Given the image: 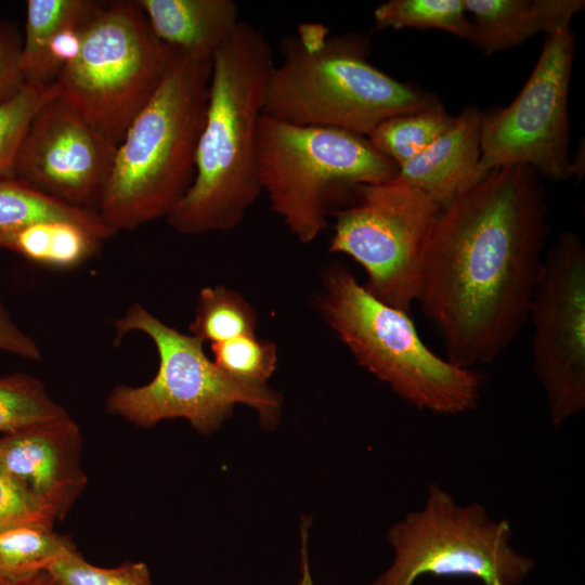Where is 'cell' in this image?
<instances>
[{
	"instance_id": "1",
	"label": "cell",
	"mask_w": 585,
	"mask_h": 585,
	"mask_svg": "<svg viewBox=\"0 0 585 585\" xmlns=\"http://www.w3.org/2000/svg\"><path fill=\"white\" fill-rule=\"evenodd\" d=\"M548 232L545 190L524 166L490 170L440 207L417 302L447 361L472 368L511 344L529 320Z\"/></svg>"
},
{
	"instance_id": "2",
	"label": "cell",
	"mask_w": 585,
	"mask_h": 585,
	"mask_svg": "<svg viewBox=\"0 0 585 585\" xmlns=\"http://www.w3.org/2000/svg\"><path fill=\"white\" fill-rule=\"evenodd\" d=\"M273 65L264 35L243 21L213 54L194 178L166 217L176 232L234 230L261 194L256 140Z\"/></svg>"
},
{
	"instance_id": "3",
	"label": "cell",
	"mask_w": 585,
	"mask_h": 585,
	"mask_svg": "<svg viewBox=\"0 0 585 585\" xmlns=\"http://www.w3.org/2000/svg\"><path fill=\"white\" fill-rule=\"evenodd\" d=\"M367 48L363 37L332 36L316 22L300 24L282 40V60L269 74L262 115L367 138L392 116L439 103L373 66Z\"/></svg>"
},
{
	"instance_id": "4",
	"label": "cell",
	"mask_w": 585,
	"mask_h": 585,
	"mask_svg": "<svg viewBox=\"0 0 585 585\" xmlns=\"http://www.w3.org/2000/svg\"><path fill=\"white\" fill-rule=\"evenodd\" d=\"M211 63L174 49L160 86L117 146L98 210L115 234L166 218L191 186Z\"/></svg>"
},
{
	"instance_id": "5",
	"label": "cell",
	"mask_w": 585,
	"mask_h": 585,
	"mask_svg": "<svg viewBox=\"0 0 585 585\" xmlns=\"http://www.w3.org/2000/svg\"><path fill=\"white\" fill-rule=\"evenodd\" d=\"M316 303L356 362L410 404L443 415L478 405L479 374L429 349L407 312L374 297L343 264L326 269Z\"/></svg>"
},
{
	"instance_id": "6",
	"label": "cell",
	"mask_w": 585,
	"mask_h": 585,
	"mask_svg": "<svg viewBox=\"0 0 585 585\" xmlns=\"http://www.w3.org/2000/svg\"><path fill=\"white\" fill-rule=\"evenodd\" d=\"M255 162L261 193L303 244L313 242L328 218L355 199L360 186L390 181L399 171L366 136L264 115L258 126Z\"/></svg>"
},
{
	"instance_id": "7",
	"label": "cell",
	"mask_w": 585,
	"mask_h": 585,
	"mask_svg": "<svg viewBox=\"0 0 585 585\" xmlns=\"http://www.w3.org/2000/svg\"><path fill=\"white\" fill-rule=\"evenodd\" d=\"M115 342L136 332L147 336L158 354L154 378L142 386H116L106 400L107 412L144 428L183 418L198 432L219 429L237 404L259 415L268 428L278 422L282 398L269 387H252L225 375L204 351V342L164 323L141 303H133L114 321Z\"/></svg>"
},
{
	"instance_id": "8",
	"label": "cell",
	"mask_w": 585,
	"mask_h": 585,
	"mask_svg": "<svg viewBox=\"0 0 585 585\" xmlns=\"http://www.w3.org/2000/svg\"><path fill=\"white\" fill-rule=\"evenodd\" d=\"M174 49L153 32L138 1L101 5L75 60L54 81L60 95L117 146L160 86Z\"/></svg>"
},
{
	"instance_id": "9",
	"label": "cell",
	"mask_w": 585,
	"mask_h": 585,
	"mask_svg": "<svg viewBox=\"0 0 585 585\" xmlns=\"http://www.w3.org/2000/svg\"><path fill=\"white\" fill-rule=\"evenodd\" d=\"M507 520H492L473 503L458 505L435 483L424 507L393 524L387 540L392 564L372 585H413L421 575L471 576L483 585H518L535 561L510 545Z\"/></svg>"
},
{
	"instance_id": "10",
	"label": "cell",
	"mask_w": 585,
	"mask_h": 585,
	"mask_svg": "<svg viewBox=\"0 0 585 585\" xmlns=\"http://www.w3.org/2000/svg\"><path fill=\"white\" fill-rule=\"evenodd\" d=\"M440 206L399 180L359 187L352 204L335 211L328 251L358 262L364 287L380 301L410 312L417 301L427 239Z\"/></svg>"
},
{
	"instance_id": "11",
	"label": "cell",
	"mask_w": 585,
	"mask_h": 585,
	"mask_svg": "<svg viewBox=\"0 0 585 585\" xmlns=\"http://www.w3.org/2000/svg\"><path fill=\"white\" fill-rule=\"evenodd\" d=\"M575 39L563 27L546 36L525 84L504 108L482 113L477 180L499 167L524 166L552 181L581 174L569 156L568 95Z\"/></svg>"
},
{
	"instance_id": "12",
	"label": "cell",
	"mask_w": 585,
	"mask_h": 585,
	"mask_svg": "<svg viewBox=\"0 0 585 585\" xmlns=\"http://www.w3.org/2000/svg\"><path fill=\"white\" fill-rule=\"evenodd\" d=\"M528 318L533 368L559 427L585 407V246L576 233L561 232L544 256Z\"/></svg>"
},
{
	"instance_id": "13",
	"label": "cell",
	"mask_w": 585,
	"mask_h": 585,
	"mask_svg": "<svg viewBox=\"0 0 585 585\" xmlns=\"http://www.w3.org/2000/svg\"><path fill=\"white\" fill-rule=\"evenodd\" d=\"M117 145L61 95L36 114L11 177L66 205L99 210Z\"/></svg>"
},
{
	"instance_id": "14",
	"label": "cell",
	"mask_w": 585,
	"mask_h": 585,
	"mask_svg": "<svg viewBox=\"0 0 585 585\" xmlns=\"http://www.w3.org/2000/svg\"><path fill=\"white\" fill-rule=\"evenodd\" d=\"M82 434L67 414L0 437V468L16 480L55 523L87 485Z\"/></svg>"
},
{
	"instance_id": "15",
	"label": "cell",
	"mask_w": 585,
	"mask_h": 585,
	"mask_svg": "<svg viewBox=\"0 0 585 585\" xmlns=\"http://www.w3.org/2000/svg\"><path fill=\"white\" fill-rule=\"evenodd\" d=\"M482 112L464 108L429 146L399 167L396 178L442 207L476 183Z\"/></svg>"
},
{
	"instance_id": "16",
	"label": "cell",
	"mask_w": 585,
	"mask_h": 585,
	"mask_svg": "<svg viewBox=\"0 0 585 585\" xmlns=\"http://www.w3.org/2000/svg\"><path fill=\"white\" fill-rule=\"evenodd\" d=\"M472 24L470 41L485 55L522 44L570 26L585 6L583 0H464Z\"/></svg>"
},
{
	"instance_id": "17",
	"label": "cell",
	"mask_w": 585,
	"mask_h": 585,
	"mask_svg": "<svg viewBox=\"0 0 585 585\" xmlns=\"http://www.w3.org/2000/svg\"><path fill=\"white\" fill-rule=\"evenodd\" d=\"M153 32L167 46L212 60L240 20L233 0H138Z\"/></svg>"
},
{
	"instance_id": "18",
	"label": "cell",
	"mask_w": 585,
	"mask_h": 585,
	"mask_svg": "<svg viewBox=\"0 0 585 585\" xmlns=\"http://www.w3.org/2000/svg\"><path fill=\"white\" fill-rule=\"evenodd\" d=\"M105 240L104 236L80 223L50 220L17 231L2 248L38 265L67 270L94 257Z\"/></svg>"
},
{
	"instance_id": "19",
	"label": "cell",
	"mask_w": 585,
	"mask_h": 585,
	"mask_svg": "<svg viewBox=\"0 0 585 585\" xmlns=\"http://www.w3.org/2000/svg\"><path fill=\"white\" fill-rule=\"evenodd\" d=\"M100 8L90 0H28L20 58L25 82L49 84L44 79L49 43L65 27L90 21Z\"/></svg>"
},
{
	"instance_id": "20",
	"label": "cell",
	"mask_w": 585,
	"mask_h": 585,
	"mask_svg": "<svg viewBox=\"0 0 585 585\" xmlns=\"http://www.w3.org/2000/svg\"><path fill=\"white\" fill-rule=\"evenodd\" d=\"M50 220L80 223L106 239L115 235L96 211L66 205L14 178L0 179V248L17 231Z\"/></svg>"
},
{
	"instance_id": "21",
	"label": "cell",
	"mask_w": 585,
	"mask_h": 585,
	"mask_svg": "<svg viewBox=\"0 0 585 585\" xmlns=\"http://www.w3.org/2000/svg\"><path fill=\"white\" fill-rule=\"evenodd\" d=\"M47 522H25L0 532V578L13 583L48 570L76 548L72 540Z\"/></svg>"
},
{
	"instance_id": "22",
	"label": "cell",
	"mask_w": 585,
	"mask_h": 585,
	"mask_svg": "<svg viewBox=\"0 0 585 585\" xmlns=\"http://www.w3.org/2000/svg\"><path fill=\"white\" fill-rule=\"evenodd\" d=\"M257 326V313L240 294L222 285L207 286L198 294L190 334L212 344L256 335Z\"/></svg>"
},
{
	"instance_id": "23",
	"label": "cell",
	"mask_w": 585,
	"mask_h": 585,
	"mask_svg": "<svg viewBox=\"0 0 585 585\" xmlns=\"http://www.w3.org/2000/svg\"><path fill=\"white\" fill-rule=\"evenodd\" d=\"M454 118L441 103H437L422 110L392 116L381 121L367 139L399 168L447 130Z\"/></svg>"
},
{
	"instance_id": "24",
	"label": "cell",
	"mask_w": 585,
	"mask_h": 585,
	"mask_svg": "<svg viewBox=\"0 0 585 585\" xmlns=\"http://www.w3.org/2000/svg\"><path fill=\"white\" fill-rule=\"evenodd\" d=\"M374 20L376 29H439L469 41L473 31L464 0H389Z\"/></svg>"
},
{
	"instance_id": "25",
	"label": "cell",
	"mask_w": 585,
	"mask_h": 585,
	"mask_svg": "<svg viewBox=\"0 0 585 585\" xmlns=\"http://www.w3.org/2000/svg\"><path fill=\"white\" fill-rule=\"evenodd\" d=\"M67 414L37 377L24 373L0 377V437Z\"/></svg>"
},
{
	"instance_id": "26",
	"label": "cell",
	"mask_w": 585,
	"mask_h": 585,
	"mask_svg": "<svg viewBox=\"0 0 585 585\" xmlns=\"http://www.w3.org/2000/svg\"><path fill=\"white\" fill-rule=\"evenodd\" d=\"M58 95L55 82H25L12 98L0 103V179L11 177L17 151L36 114Z\"/></svg>"
},
{
	"instance_id": "27",
	"label": "cell",
	"mask_w": 585,
	"mask_h": 585,
	"mask_svg": "<svg viewBox=\"0 0 585 585\" xmlns=\"http://www.w3.org/2000/svg\"><path fill=\"white\" fill-rule=\"evenodd\" d=\"M210 349L218 368L244 385L268 387L266 381L277 367L276 344L256 335L212 343Z\"/></svg>"
},
{
	"instance_id": "28",
	"label": "cell",
	"mask_w": 585,
	"mask_h": 585,
	"mask_svg": "<svg viewBox=\"0 0 585 585\" xmlns=\"http://www.w3.org/2000/svg\"><path fill=\"white\" fill-rule=\"evenodd\" d=\"M65 585H153L144 562H125L114 568L96 567L76 549L64 554L48 569Z\"/></svg>"
},
{
	"instance_id": "29",
	"label": "cell",
	"mask_w": 585,
	"mask_h": 585,
	"mask_svg": "<svg viewBox=\"0 0 585 585\" xmlns=\"http://www.w3.org/2000/svg\"><path fill=\"white\" fill-rule=\"evenodd\" d=\"M25 522H54L29 493L0 468V532Z\"/></svg>"
},
{
	"instance_id": "30",
	"label": "cell",
	"mask_w": 585,
	"mask_h": 585,
	"mask_svg": "<svg viewBox=\"0 0 585 585\" xmlns=\"http://www.w3.org/2000/svg\"><path fill=\"white\" fill-rule=\"evenodd\" d=\"M22 40L23 35L14 22L0 20V103L25 84L20 66Z\"/></svg>"
},
{
	"instance_id": "31",
	"label": "cell",
	"mask_w": 585,
	"mask_h": 585,
	"mask_svg": "<svg viewBox=\"0 0 585 585\" xmlns=\"http://www.w3.org/2000/svg\"><path fill=\"white\" fill-rule=\"evenodd\" d=\"M0 352L30 361L41 360V349L12 318L0 296Z\"/></svg>"
},
{
	"instance_id": "32",
	"label": "cell",
	"mask_w": 585,
	"mask_h": 585,
	"mask_svg": "<svg viewBox=\"0 0 585 585\" xmlns=\"http://www.w3.org/2000/svg\"><path fill=\"white\" fill-rule=\"evenodd\" d=\"M309 525H310V519L304 518L301 524V550H300L301 576L299 578L298 585H314L311 571H310V566H309V554H308Z\"/></svg>"
},
{
	"instance_id": "33",
	"label": "cell",
	"mask_w": 585,
	"mask_h": 585,
	"mask_svg": "<svg viewBox=\"0 0 585 585\" xmlns=\"http://www.w3.org/2000/svg\"><path fill=\"white\" fill-rule=\"evenodd\" d=\"M5 585H65L49 570L38 571L16 582Z\"/></svg>"
},
{
	"instance_id": "34",
	"label": "cell",
	"mask_w": 585,
	"mask_h": 585,
	"mask_svg": "<svg viewBox=\"0 0 585 585\" xmlns=\"http://www.w3.org/2000/svg\"><path fill=\"white\" fill-rule=\"evenodd\" d=\"M6 583H4L1 578H0V585H5Z\"/></svg>"
}]
</instances>
